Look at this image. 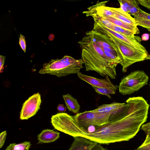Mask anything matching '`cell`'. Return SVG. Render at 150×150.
Listing matches in <instances>:
<instances>
[{
	"mask_svg": "<svg viewBox=\"0 0 150 150\" xmlns=\"http://www.w3.org/2000/svg\"><path fill=\"white\" fill-rule=\"evenodd\" d=\"M139 131L137 120L131 113L110 115L108 123L100 126L91 125L83 128L75 120L67 124L65 133L74 137H81L100 144L128 141Z\"/></svg>",
	"mask_w": 150,
	"mask_h": 150,
	"instance_id": "1",
	"label": "cell"
},
{
	"mask_svg": "<svg viewBox=\"0 0 150 150\" xmlns=\"http://www.w3.org/2000/svg\"><path fill=\"white\" fill-rule=\"evenodd\" d=\"M78 43L82 49L81 59L86 71H94L102 76L116 78L118 64L111 61L95 42L86 35Z\"/></svg>",
	"mask_w": 150,
	"mask_h": 150,
	"instance_id": "2",
	"label": "cell"
},
{
	"mask_svg": "<svg viewBox=\"0 0 150 150\" xmlns=\"http://www.w3.org/2000/svg\"><path fill=\"white\" fill-rule=\"evenodd\" d=\"M93 30L107 36L114 42L121 60L120 64L122 67L123 72H126L128 68L136 62L150 60V54L149 53L142 52L115 37L103 28L98 23L94 22Z\"/></svg>",
	"mask_w": 150,
	"mask_h": 150,
	"instance_id": "3",
	"label": "cell"
},
{
	"mask_svg": "<svg viewBox=\"0 0 150 150\" xmlns=\"http://www.w3.org/2000/svg\"><path fill=\"white\" fill-rule=\"evenodd\" d=\"M82 59H76L65 55L61 59H52L44 64L39 71L40 74H49L58 77L65 76L69 74H77L83 68Z\"/></svg>",
	"mask_w": 150,
	"mask_h": 150,
	"instance_id": "4",
	"label": "cell"
},
{
	"mask_svg": "<svg viewBox=\"0 0 150 150\" xmlns=\"http://www.w3.org/2000/svg\"><path fill=\"white\" fill-rule=\"evenodd\" d=\"M149 79L143 71H132L122 79L118 86L119 92L123 95H130L147 85Z\"/></svg>",
	"mask_w": 150,
	"mask_h": 150,
	"instance_id": "5",
	"label": "cell"
},
{
	"mask_svg": "<svg viewBox=\"0 0 150 150\" xmlns=\"http://www.w3.org/2000/svg\"><path fill=\"white\" fill-rule=\"evenodd\" d=\"M111 113L92 110L77 113L73 117L80 127L85 128L91 125L100 126L108 123Z\"/></svg>",
	"mask_w": 150,
	"mask_h": 150,
	"instance_id": "6",
	"label": "cell"
},
{
	"mask_svg": "<svg viewBox=\"0 0 150 150\" xmlns=\"http://www.w3.org/2000/svg\"><path fill=\"white\" fill-rule=\"evenodd\" d=\"M42 102L41 96L38 93L29 97L23 103L20 112V119L28 120L36 115L40 108Z\"/></svg>",
	"mask_w": 150,
	"mask_h": 150,
	"instance_id": "7",
	"label": "cell"
},
{
	"mask_svg": "<svg viewBox=\"0 0 150 150\" xmlns=\"http://www.w3.org/2000/svg\"><path fill=\"white\" fill-rule=\"evenodd\" d=\"M81 80L90 84L91 86L97 87L112 89L116 91L118 86H115L110 81L108 76L105 79H98L83 74L79 72L77 74Z\"/></svg>",
	"mask_w": 150,
	"mask_h": 150,
	"instance_id": "8",
	"label": "cell"
},
{
	"mask_svg": "<svg viewBox=\"0 0 150 150\" xmlns=\"http://www.w3.org/2000/svg\"><path fill=\"white\" fill-rule=\"evenodd\" d=\"M86 34L101 49L110 48L117 52V48L114 43L107 36L100 34L93 30L87 32Z\"/></svg>",
	"mask_w": 150,
	"mask_h": 150,
	"instance_id": "9",
	"label": "cell"
},
{
	"mask_svg": "<svg viewBox=\"0 0 150 150\" xmlns=\"http://www.w3.org/2000/svg\"><path fill=\"white\" fill-rule=\"evenodd\" d=\"M98 23L103 28L115 37L142 52L148 53L146 48L141 43L142 39L139 36L136 35L134 38L128 37L112 30Z\"/></svg>",
	"mask_w": 150,
	"mask_h": 150,
	"instance_id": "10",
	"label": "cell"
},
{
	"mask_svg": "<svg viewBox=\"0 0 150 150\" xmlns=\"http://www.w3.org/2000/svg\"><path fill=\"white\" fill-rule=\"evenodd\" d=\"M74 140L68 150H90L97 143L81 137H74Z\"/></svg>",
	"mask_w": 150,
	"mask_h": 150,
	"instance_id": "11",
	"label": "cell"
},
{
	"mask_svg": "<svg viewBox=\"0 0 150 150\" xmlns=\"http://www.w3.org/2000/svg\"><path fill=\"white\" fill-rule=\"evenodd\" d=\"M59 133L53 129H43L37 136L38 144L50 143L57 140L60 137Z\"/></svg>",
	"mask_w": 150,
	"mask_h": 150,
	"instance_id": "12",
	"label": "cell"
},
{
	"mask_svg": "<svg viewBox=\"0 0 150 150\" xmlns=\"http://www.w3.org/2000/svg\"><path fill=\"white\" fill-rule=\"evenodd\" d=\"M88 11L95 13L101 19L107 20L115 25L130 31L135 34L140 33L139 30L136 25L126 23L112 17L105 16H99L93 12L89 11Z\"/></svg>",
	"mask_w": 150,
	"mask_h": 150,
	"instance_id": "13",
	"label": "cell"
},
{
	"mask_svg": "<svg viewBox=\"0 0 150 150\" xmlns=\"http://www.w3.org/2000/svg\"><path fill=\"white\" fill-rule=\"evenodd\" d=\"M111 11L110 17H112L127 23L137 26L134 18L128 13L123 11L120 8L109 7Z\"/></svg>",
	"mask_w": 150,
	"mask_h": 150,
	"instance_id": "14",
	"label": "cell"
},
{
	"mask_svg": "<svg viewBox=\"0 0 150 150\" xmlns=\"http://www.w3.org/2000/svg\"><path fill=\"white\" fill-rule=\"evenodd\" d=\"M126 103L113 102L110 104H103L98 106L97 108L92 110L93 111L100 112H116L123 108Z\"/></svg>",
	"mask_w": 150,
	"mask_h": 150,
	"instance_id": "15",
	"label": "cell"
},
{
	"mask_svg": "<svg viewBox=\"0 0 150 150\" xmlns=\"http://www.w3.org/2000/svg\"><path fill=\"white\" fill-rule=\"evenodd\" d=\"M63 97L66 105L69 110L75 114L78 113L80 106L77 100L69 94L63 95Z\"/></svg>",
	"mask_w": 150,
	"mask_h": 150,
	"instance_id": "16",
	"label": "cell"
},
{
	"mask_svg": "<svg viewBox=\"0 0 150 150\" xmlns=\"http://www.w3.org/2000/svg\"><path fill=\"white\" fill-rule=\"evenodd\" d=\"M31 145L30 141H25L18 144L11 143L5 150H29Z\"/></svg>",
	"mask_w": 150,
	"mask_h": 150,
	"instance_id": "17",
	"label": "cell"
},
{
	"mask_svg": "<svg viewBox=\"0 0 150 150\" xmlns=\"http://www.w3.org/2000/svg\"><path fill=\"white\" fill-rule=\"evenodd\" d=\"M118 1L120 5V8L127 13L134 6L139 3L137 0H119Z\"/></svg>",
	"mask_w": 150,
	"mask_h": 150,
	"instance_id": "18",
	"label": "cell"
},
{
	"mask_svg": "<svg viewBox=\"0 0 150 150\" xmlns=\"http://www.w3.org/2000/svg\"><path fill=\"white\" fill-rule=\"evenodd\" d=\"M92 86L97 93L105 95L110 99L111 98L110 94H114L116 93V91L112 89Z\"/></svg>",
	"mask_w": 150,
	"mask_h": 150,
	"instance_id": "19",
	"label": "cell"
},
{
	"mask_svg": "<svg viewBox=\"0 0 150 150\" xmlns=\"http://www.w3.org/2000/svg\"><path fill=\"white\" fill-rule=\"evenodd\" d=\"M134 150H150V134H146V139L143 143Z\"/></svg>",
	"mask_w": 150,
	"mask_h": 150,
	"instance_id": "20",
	"label": "cell"
},
{
	"mask_svg": "<svg viewBox=\"0 0 150 150\" xmlns=\"http://www.w3.org/2000/svg\"><path fill=\"white\" fill-rule=\"evenodd\" d=\"M134 19L137 26L145 28L150 32V21L141 19Z\"/></svg>",
	"mask_w": 150,
	"mask_h": 150,
	"instance_id": "21",
	"label": "cell"
},
{
	"mask_svg": "<svg viewBox=\"0 0 150 150\" xmlns=\"http://www.w3.org/2000/svg\"><path fill=\"white\" fill-rule=\"evenodd\" d=\"M134 16V19H143L150 21V14L144 11L140 8L139 12Z\"/></svg>",
	"mask_w": 150,
	"mask_h": 150,
	"instance_id": "22",
	"label": "cell"
},
{
	"mask_svg": "<svg viewBox=\"0 0 150 150\" xmlns=\"http://www.w3.org/2000/svg\"><path fill=\"white\" fill-rule=\"evenodd\" d=\"M19 44L20 46L24 52H25L26 49V44L25 39V37L23 35L20 34L19 38Z\"/></svg>",
	"mask_w": 150,
	"mask_h": 150,
	"instance_id": "23",
	"label": "cell"
},
{
	"mask_svg": "<svg viewBox=\"0 0 150 150\" xmlns=\"http://www.w3.org/2000/svg\"><path fill=\"white\" fill-rule=\"evenodd\" d=\"M7 135L6 131H4L0 134V148L4 145Z\"/></svg>",
	"mask_w": 150,
	"mask_h": 150,
	"instance_id": "24",
	"label": "cell"
},
{
	"mask_svg": "<svg viewBox=\"0 0 150 150\" xmlns=\"http://www.w3.org/2000/svg\"><path fill=\"white\" fill-rule=\"evenodd\" d=\"M141 129L144 131L146 134H150V122L144 124L142 126Z\"/></svg>",
	"mask_w": 150,
	"mask_h": 150,
	"instance_id": "25",
	"label": "cell"
},
{
	"mask_svg": "<svg viewBox=\"0 0 150 150\" xmlns=\"http://www.w3.org/2000/svg\"><path fill=\"white\" fill-rule=\"evenodd\" d=\"M6 57L0 55V72L1 73L3 72V66L5 61Z\"/></svg>",
	"mask_w": 150,
	"mask_h": 150,
	"instance_id": "26",
	"label": "cell"
},
{
	"mask_svg": "<svg viewBox=\"0 0 150 150\" xmlns=\"http://www.w3.org/2000/svg\"><path fill=\"white\" fill-rule=\"evenodd\" d=\"M90 150H107V149L103 147L100 144L97 143Z\"/></svg>",
	"mask_w": 150,
	"mask_h": 150,
	"instance_id": "27",
	"label": "cell"
},
{
	"mask_svg": "<svg viewBox=\"0 0 150 150\" xmlns=\"http://www.w3.org/2000/svg\"><path fill=\"white\" fill-rule=\"evenodd\" d=\"M57 109L59 112H63L66 111L67 108L64 105L59 104L57 106Z\"/></svg>",
	"mask_w": 150,
	"mask_h": 150,
	"instance_id": "28",
	"label": "cell"
},
{
	"mask_svg": "<svg viewBox=\"0 0 150 150\" xmlns=\"http://www.w3.org/2000/svg\"><path fill=\"white\" fill-rule=\"evenodd\" d=\"M149 87H150V84H149Z\"/></svg>",
	"mask_w": 150,
	"mask_h": 150,
	"instance_id": "29",
	"label": "cell"
}]
</instances>
